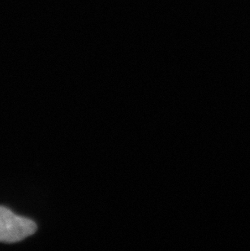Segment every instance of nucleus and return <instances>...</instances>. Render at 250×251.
Here are the masks:
<instances>
[{
    "label": "nucleus",
    "instance_id": "nucleus-1",
    "mask_svg": "<svg viewBox=\"0 0 250 251\" xmlns=\"http://www.w3.org/2000/svg\"><path fill=\"white\" fill-rule=\"evenodd\" d=\"M37 225L29 219L15 215L0 206V242L13 243L35 233Z\"/></svg>",
    "mask_w": 250,
    "mask_h": 251
}]
</instances>
